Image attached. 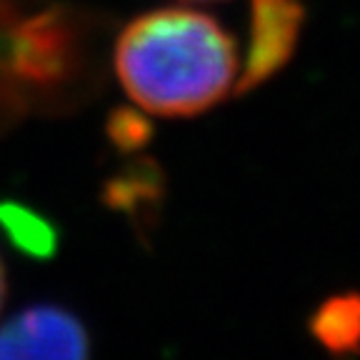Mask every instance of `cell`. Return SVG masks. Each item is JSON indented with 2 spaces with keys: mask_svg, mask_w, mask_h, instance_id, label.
I'll list each match as a JSON object with an SVG mask.
<instances>
[{
  "mask_svg": "<svg viewBox=\"0 0 360 360\" xmlns=\"http://www.w3.org/2000/svg\"><path fill=\"white\" fill-rule=\"evenodd\" d=\"M112 65L125 93L148 112L191 118L231 93L238 80V48L215 18L160 8L125 25Z\"/></svg>",
  "mask_w": 360,
  "mask_h": 360,
  "instance_id": "obj_1",
  "label": "cell"
},
{
  "mask_svg": "<svg viewBox=\"0 0 360 360\" xmlns=\"http://www.w3.org/2000/svg\"><path fill=\"white\" fill-rule=\"evenodd\" d=\"M96 15L65 3L30 6L13 28V73L28 110H65L78 105L96 83Z\"/></svg>",
  "mask_w": 360,
  "mask_h": 360,
  "instance_id": "obj_2",
  "label": "cell"
},
{
  "mask_svg": "<svg viewBox=\"0 0 360 360\" xmlns=\"http://www.w3.org/2000/svg\"><path fill=\"white\" fill-rule=\"evenodd\" d=\"M90 355V335L78 315L63 305L40 303L15 313L0 326V360L53 358L80 360Z\"/></svg>",
  "mask_w": 360,
  "mask_h": 360,
  "instance_id": "obj_3",
  "label": "cell"
},
{
  "mask_svg": "<svg viewBox=\"0 0 360 360\" xmlns=\"http://www.w3.org/2000/svg\"><path fill=\"white\" fill-rule=\"evenodd\" d=\"M305 25L303 0H250V45L236 93L268 83L295 56Z\"/></svg>",
  "mask_w": 360,
  "mask_h": 360,
  "instance_id": "obj_4",
  "label": "cell"
},
{
  "mask_svg": "<svg viewBox=\"0 0 360 360\" xmlns=\"http://www.w3.org/2000/svg\"><path fill=\"white\" fill-rule=\"evenodd\" d=\"M165 200V173L153 158H133L103 183L101 202L133 223L141 238H148Z\"/></svg>",
  "mask_w": 360,
  "mask_h": 360,
  "instance_id": "obj_5",
  "label": "cell"
},
{
  "mask_svg": "<svg viewBox=\"0 0 360 360\" xmlns=\"http://www.w3.org/2000/svg\"><path fill=\"white\" fill-rule=\"evenodd\" d=\"M308 333L330 355H360V290L323 300L308 318Z\"/></svg>",
  "mask_w": 360,
  "mask_h": 360,
  "instance_id": "obj_6",
  "label": "cell"
},
{
  "mask_svg": "<svg viewBox=\"0 0 360 360\" xmlns=\"http://www.w3.org/2000/svg\"><path fill=\"white\" fill-rule=\"evenodd\" d=\"M0 231L18 253L30 260H51L60 248V231L40 210L18 200H0Z\"/></svg>",
  "mask_w": 360,
  "mask_h": 360,
  "instance_id": "obj_7",
  "label": "cell"
},
{
  "mask_svg": "<svg viewBox=\"0 0 360 360\" xmlns=\"http://www.w3.org/2000/svg\"><path fill=\"white\" fill-rule=\"evenodd\" d=\"M30 0H0V133L28 112L25 98L13 73V28Z\"/></svg>",
  "mask_w": 360,
  "mask_h": 360,
  "instance_id": "obj_8",
  "label": "cell"
},
{
  "mask_svg": "<svg viewBox=\"0 0 360 360\" xmlns=\"http://www.w3.org/2000/svg\"><path fill=\"white\" fill-rule=\"evenodd\" d=\"M105 135L110 146L118 153L133 155V153L143 150L155 135V125L148 115L141 110H135L130 105H118L108 112L105 118Z\"/></svg>",
  "mask_w": 360,
  "mask_h": 360,
  "instance_id": "obj_9",
  "label": "cell"
},
{
  "mask_svg": "<svg viewBox=\"0 0 360 360\" xmlns=\"http://www.w3.org/2000/svg\"><path fill=\"white\" fill-rule=\"evenodd\" d=\"M6 292H8V281H6V265L0 260V308H3V300H6Z\"/></svg>",
  "mask_w": 360,
  "mask_h": 360,
  "instance_id": "obj_10",
  "label": "cell"
},
{
  "mask_svg": "<svg viewBox=\"0 0 360 360\" xmlns=\"http://www.w3.org/2000/svg\"><path fill=\"white\" fill-rule=\"evenodd\" d=\"M193 3H213V0H193Z\"/></svg>",
  "mask_w": 360,
  "mask_h": 360,
  "instance_id": "obj_11",
  "label": "cell"
}]
</instances>
